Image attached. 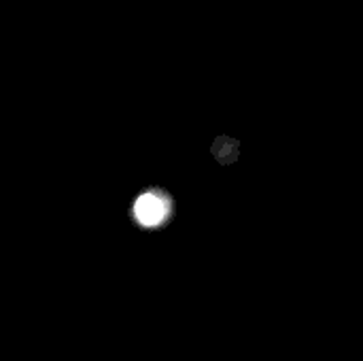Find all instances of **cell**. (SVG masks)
Returning a JSON list of instances; mask_svg holds the SVG:
<instances>
[{"label":"cell","mask_w":363,"mask_h":361,"mask_svg":"<svg viewBox=\"0 0 363 361\" xmlns=\"http://www.w3.org/2000/svg\"><path fill=\"white\" fill-rule=\"evenodd\" d=\"M170 215V200L164 194L147 191L134 202V217L143 228H157Z\"/></svg>","instance_id":"cell-1"}]
</instances>
